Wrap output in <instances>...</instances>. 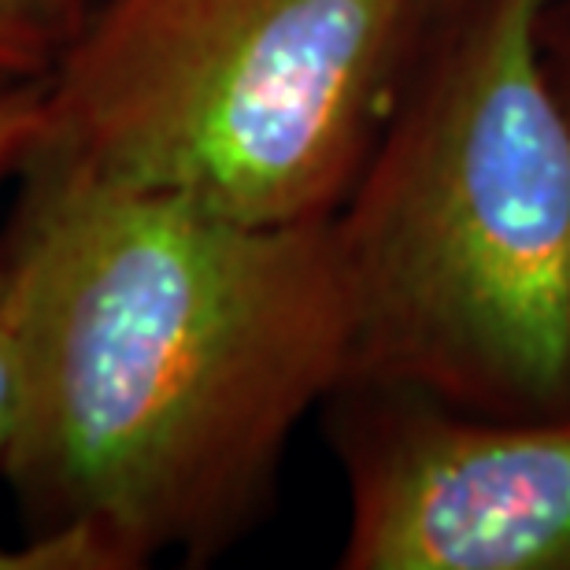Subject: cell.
Listing matches in <instances>:
<instances>
[{"mask_svg":"<svg viewBox=\"0 0 570 570\" xmlns=\"http://www.w3.org/2000/svg\"><path fill=\"white\" fill-rule=\"evenodd\" d=\"M49 234L33 390L4 474L38 527L119 570L215 556L275 493L285 444L348 382L334 219L253 226L30 167Z\"/></svg>","mask_w":570,"mask_h":570,"instance_id":"6da1fadb","label":"cell"},{"mask_svg":"<svg viewBox=\"0 0 570 570\" xmlns=\"http://www.w3.org/2000/svg\"><path fill=\"white\" fill-rule=\"evenodd\" d=\"M549 0H455L430 27L334 215L345 385L489 419L570 415V122L541 56Z\"/></svg>","mask_w":570,"mask_h":570,"instance_id":"7a4b0ae2","label":"cell"},{"mask_svg":"<svg viewBox=\"0 0 570 570\" xmlns=\"http://www.w3.org/2000/svg\"><path fill=\"white\" fill-rule=\"evenodd\" d=\"M433 0H100L45 86L30 167L253 226L334 219Z\"/></svg>","mask_w":570,"mask_h":570,"instance_id":"3957f363","label":"cell"},{"mask_svg":"<svg viewBox=\"0 0 570 570\" xmlns=\"http://www.w3.org/2000/svg\"><path fill=\"white\" fill-rule=\"evenodd\" d=\"M326 407L345 570H570V415L489 419L390 385Z\"/></svg>","mask_w":570,"mask_h":570,"instance_id":"277c9868","label":"cell"},{"mask_svg":"<svg viewBox=\"0 0 570 570\" xmlns=\"http://www.w3.org/2000/svg\"><path fill=\"white\" fill-rule=\"evenodd\" d=\"M45 271H49V234L38 208L27 200L0 275V471L19 441L33 390Z\"/></svg>","mask_w":570,"mask_h":570,"instance_id":"5b68a950","label":"cell"},{"mask_svg":"<svg viewBox=\"0 0 570 570\" xmlns=\"http://www.w3.org/2000/svg\"><path fill=\"white\" fill-rule=\"evenodd\" d=\"M63 41L49 0H0V94L49 78Z\"/></svg>","mask_w":570,"mask_h":570,"instance_id":"8992f818","label":"cell"},{"mask_svg":"<svg viewBox=\"0 0 570 570\" xmlns=\"http://www.w3.org/2000/svg\"><path fill=\"white\" fill-rule=\"evenodd\" d=\"M0 570H119V563L97 533L60 527L33 530L22 544H0Z\"/></svg>","mask_w":570,"mask_h":570,"instance_id":"52a82bcc","label":"cell"},{"mask_svg":"<svg viewBox=\"0 0 570 570\" xmlns=\"http://www.w3.org/2000/svg\"><path fill=\"white\" fill-rule=\"evenodd\" d=\"M45 86H49V78L0 94V186L16 170H27L33 148L41 141ZM4 264H8V245H0V275H4Z\"/></svg>","mask_w":570,"mask_h":570,"instance_id":"ba28073f","label":"cell"},{"mask_svg":"<svg viewBox=\"0 0 570 570\" xmlns=\"http://www.w3.org/2000/svg\"><path fill=\"white\" fill-rule=\"evenodd\" d=\"M541 56L570 122V0H549L541 16Z\"/></svg>","mask_w":570,"mask_h":570,"instance_id":"9c48e42d","label":"cell"},{"mask_svg":"<svg viewBox=\"0 0 570 570\" xmlns=\"http://www.w3.org/2000/svg\"><path fill=\"white\" fill-rule=\"evenodd\" d=\"M49 4H52V11H56V19H60L63 33L71 38V33L86 22L89 8H94V0H49Z\"/></svg>","mask_w":570,"mask_h":570,"instance_id":"30bf717a","label":"cell"},{"mask_svg":"<svg viewBox=\"0 0 570 570\" xmlns=\"http://www.w3.org/2000/svg\"><path fill=\"white\" fill-rule=\"evenodd\" d=\"M433 4H438V11H444L449 4H455V0H433Z\"/></svg>","mask_w":570,"mask_h":570,"instance_id":"8fae6325","label":"cell"}]
</instances>
